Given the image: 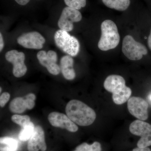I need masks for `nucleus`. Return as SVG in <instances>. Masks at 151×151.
Instances as JSON below:
<instances>
[{
    "label": "nucleus",
    "instance_id": "nucleus-27",
    "mask_svg": "<svg viewBox=\"0 0 151 151\" xmlns=\"http://www.w3.org/2000/svg\"><path fill=\"white\" fill-rule=\"evenodd\" d=\"M133 151H151L150 149L148 147L143 148H136L133 150Z\"/></svg>",
    "mask_w": 151,
    "mask_h": 151
},
{
    "label": "nucleus",
    "instance_id": "nucleus-25",
    "mask_svg": "<svg viewBox=\"0 0 151 151\" xmlns=\"http://www.w3.org/2000/svg\"><path fill=\"white\" fill-rule=\"evenodd\" d=\"M14 1L19 5L25 6L29 4L31 0H14Z\"/></svg>",
    "mask_w": 151,
    "mask_h": 151
},
{
    "label": "nucleus",
    "instance_id": "nucleus-17",
    "mask_svg": "<svg viewBox=\"0 0 151 151\" xmlns=\"http://www.w3.org/2000/svg\"><path fill=\"white\" fill-rule=\"evenodd\" d=\"M1 151H17L18 148V142L9 137H4L0 139Z\"/></svg>",
    "mask_w": 151,
    "mask_h": 151
},
{
    "label": "nucleus",
    "instance_id": "nucleus-19",
    "mask_svg": "<svg viewBox=\"0 0 151 151\" xmlns=\"http://www.w3.org/2000/svg\"><path fill=\"white\" fill-rule=\"evenodd\" d=\"M74 151H101V145L97 142H94L91 145L86 143H82L78 145Z\"/></svg>",
    "mask_w": 151,
    "mask_h": 151
},
{
    "label": "nucleus",
    "instance_id": "nucleus-28",
    "mask_svg": "<svg viewBox=\"0 0 151 151\" xmlns=\"http://www.w3.org/2000/svg\"><path fill=\"white\" fill-rule=\"evenodd\" d=\"M148 45L149 48L151 50V29L150 35H149L148 38Z\"/></svg>",
    "mask_w": 151,
    "mask_h": 151
},
{
    "label": "nucleus",
    "instance_id": "nucleus-24",
    "mask_svg": "<svg viewBox=\"0 0 151 151\" xmlns=\"http://www.w3.org/2000/svg\"><path fill=\"white\" fill-rule=\"evenodd\" d=\"M10 97V95L8 92H4L2 94L0 97V106L1 108L4 107L9 100Z\"/></svg>",
    "mask_w": 151,
    "mask_h": 151
},
{
    "label": "nucleus",
    "instance_id": "nucleus-30",
    "mask_svg": "<svg viewBox=\"0 0 151 151\" xmlns=\"http://www.w3.org/2000/svg\"><path fill=\"white\" fill-rule=\"evenodd\" d=\"M150 99H151V96H150Z\"/></svg>",
    "mask_w": 151,
    "mask_h": 151
},
{
    "label": "nucleus",
    "instance_id": "nucleus-31",
    "mask_svg": "<svg viewBox=\"0 0 151 151\" xmlns=\"http://www.w3.org/2000/svg\"><path fill=\"white\" fill-rule=\"evenodd\" d=\"M38 1H41V0H38Z\"/></svg>",
    "mask_w": 151,
    "mask_h": 151
},
{
    "label": "nucleus",
    "instance_id": "nucleus-13",
    "mask_svg": "<svg viewBox=\"0 0 151 151\" xmlns=\"http://www.w3.org/2000/svg\"><path fill=\"white\" fill-rule=\"evenodd\" d=\"M60 68L63 76L68 80H73L75 78L76 73L73 68V60L69 55L61 58L60 60Z\"/></svg>",
    "mask_w": 151,
    "mask_h": 151
},
{
    "label": "nucleus",
    "instance_id": "nucleus-3",
    "mask_svg": "<svg viewBox=\"0 0 151 151\" xmlns=\"http://www.w3.org/2000/svg\"><path fill=\"white\" fill-rule=\"evenodd\" d=\"M101 36L98 43V48L108 51L116 48L120 42V37L116 24L111 20H106L101 25Z\"/></svg>",
    "mask_w": 151,
    "mask_h": 151
},
{
    "label": "nucleus",
    "instance_id": "nucleus-5",
    "mask_svg": "<svg viewBox=\"0 0 151 151\" xmlns=\"http://www.w3.org/2000/svg\"><path fill=\"white\" fill-rule=\"evenodd\" d=\"M122 50L125 56L132 60H141L144 55L147 54V47L136 41L131 35H127L123 40Z\"/></svg>",
    "mask_w": 151,
    "mask_h": 151
},
{
    "label": "nucleus",
    "instance_id": "nucleus-2",
    "mask_svg": "<svg viewBox=\"0 0 151 151\" xmlns=\"http://www.w3.org/2000/svg\"><path fill=\"white\" fill-rule=\"evenodd\" d=\"M104 87L113 94V102L117 105H122L129 99L132 91L126 85V81L121 76L111 75L105 79Z\"/></svg>",
    "mask_w": 151,
    "mask_h": 151
},
{
    "label": "nucleus",
    "instance_id": "nucleus-22",
    "mask_svg": "<svg viewBox=\"0 0 151 151\" xmlns=\"http://www.w3.org/2000/svg\"><path fill=\"white\" fill-rule=\"evenodd\" d=\"M151 146V133L141 137L137 143L138 147L146 148Z\"/></svg>",
    "mask_w": 151,
    "mask_h": 151
},
{
    "label": "nucleus",
    "instance_id": "nucleus-26",
    "mask_svg": "<svg viewBox=\"0 0 151 151\" xmlns=\"http://www.w3.org/2000/svg\"><path fill=\"white\" fill-rule=\"evenodd\" d=\"M4 43L2 34H0V51L1 52L4 47Z\"/></svg>",
    "mask_w": 151,
    "mask_h": 151
},
{
    "label": "nucleus",
    "instance_id": "nucleus-21",
    "mask_svg": "<svg viewBox=\"0 0 151 151\" xmlns=\"http://www.w3.org/2000/svg\"><path fill=\"white\" fill-rule=\"evenodd\" d=\"M66 6L76 10L81 9L86 4V0H64Z\"/></svg>",
    "mask_w": 151,
    "mask_h": 151
},
{
    "label": "nucleus",
    "instance_id": "nucleus-9",
    "mask_svg": "<svg viewBox=\"0 0 151 151\" xmlns=\"http://www.w3.org/2000/svg\"><path fill=\"white\" fill-rule=\"evenodd\" d=\"M37 57L41 65L46 67L50 73L57 75L60 73V68L56 63L58 56L55 52L49 50L46 52L41 50L38 52Z\"/></svg>",
    "mask_w": 151,
    "mask_h": 151
},
{
    "label": "nucleus",
    "instance_id": "nucleus-8",
    "mask_svg": "<svg viewBox=\"0 0 151 151\" xmlns=\"http://www.w3.org/2000/svg\"><path fill=\"white\" fill-rule=\"evenodd\" d=\"M127 106L129 113L139 120L145 121L148 118V103L143 98L131 97L128 100Z\"/></svg>",
    "mask_w": 151,
    "mask_h": 151
},
{
    "label": "nucleus",
    "instance_id": "nucleus-6",
    "mask_svg": "<svg viewBox=\"0 0 151 151\" xmlns=\"http://www.w3.org/2000/svg\"><path fill=\"white\" fill-rule=\"evenodd\" d=\"M81 19L82 15L79 11L66 6L62 9L58 24L60 29L68 32L73 29V23L80 22Z\"/></svg>",
    "mask_w": 151,
    "mask_h": 151
},
{
    "label": "nucleus",
    "instance_id": "nucleus-29",
    "mask_svg": "<svg viewBox=\"0 0 151 151\" xmlns=\"http://www.w3.org/2000/svg\"><path fill=\"white\" fill-rule=\"evenodd\" d=\"M1 91H2V89H1V91H0V92H1Z\"/></svg>",
    "mask_w": 151,
    "mask_h": 151
},
{
    "label": "nucleus",
    "instance_id": "nucleus-11",
    "mask_svg": "<svg viewBox=\"0 0 151 151\" xmlns=\"http://www.w3.org/2000/svg\"><path fill=\"white\" fill-rule=\"evenodd\" d=\"M48 120L53 127L65 129L71 132H76L78 130V127L76 124L63 113L52 112L48 115Z\"/></svg>",
    "mask_w": 151,
    "mask_h": 151
},
{
    "label": "nucleus",
    "instance_id": "nucleus-18",
    "mask_svg": "<svg viewBox=\"0 0 151 151\" xmlns=\"http://www.w3.org/2000/svg\"><path fill=\"white\" fill-rule=\"evenodd\" d=\"M35 128L34 125L32 122L23 127L19 134V139L23 142L29 140L32 136Z\"/></svg>",
    "mask_w": 151,
    "mask_h": 151
},
{
    "label": "nucleus",
    "instance_id": "nucleus-4",
    "mask_svg": "<svg viewBox=\"0 0 151 151\" xmlns=\"http://www.w3.org/2000/svg\"><path fill=\"white\" fill-rule=\"evenodd\" d=\"M54 40L56 46L63 52L71 57L78 55L80 44L78 40L70 35L67 32L60 29L55 34Z\"/></svg>",
    "mask_w": 151,
    "mask_h": 151
},
{
    "label": "nucleus",
    "instance_id": "nucleus-23",
    "mask_svg": "<svg viewBox=\"0 0 151 151\" xmlns=\"http://www.w3.org/2000/svg\"><path fill=\"white\" fill-rule=\"evenodd\" d=\"M27 103V109L31 110L34 108L35 106L36 96L33 93H29L25 96Z\"/></svg>",
    "mask_w": 151,
    "mask_h": 151
},
{
    "label": "nucleus",
    "instance_id": "nucleus-15",
    "mask_svg": "<svg viewBox=\"0 0 151 151\" xmlns=\"http://www.w3.org/2000/svg\"><path fill=\"white\" fill-rule=\"evenodd\" d=\"M9 108L12 113L19 114L24 113L27 109L25 97H17L14 98L11 101Z\"/></svg>",
    "mask_w": 151,
    "mask_h": 151
},
{
    "label": "nucleus",
    "instance_id": "nucleus-16",
    "mask_svg": "<svg viewBox=\"0 0 151 151\" xmlns=\"http://www.w3.org/2000/svg\"><path fill=\"white\" fill-rule=\"evenodd\" d=\"M105 6L116 10L124 11L129 8L130 0H102Z\"/></svg>",
    "mask_w": 151,
    "mask_h": 151
},
{
    "label": "nucleus",
    "instance_id": "nucleus-7",
    "mask_svg": "<svg viewBox=\"0 0 151 151\" xmlns=\"http://www.w3.org/2000/svg\"><path fill=\"white\" fill-rule=\"evenodd\" d=\"M5 58L13 65V73L14 76L19 78L26 74L27 68L24 63L25 56L23 52L15 50H10L6 53Z\"/></svg>",
    "mask_w": 151,
    "mask_h": 151
},
{
    "label": "nucleus",
    "instance_id": "nucleus-12",
    "mask_svg": "<svg viewBox=\"0 0 151 151\" xmlns=\"http://www.w3.org/2000/svg\"><path fill=\"white\" fill-rule=\"evenodd\" d=\"M27 148L29 151L46 150L44 131L40 126H37L35 128L32 136L29 140Z\"/></svg>",
    "mask_w": 151,
    "mask_h": 151
},
{
    "label": "nucleus",
    "instance_id": "nucleus-10",
    "mask_svg": "<svg viewBox=\"0 0 151 151\" xmlns=\"http://www.w3.org/2000/svg\"><path fill=\"white\" fill-rule=\"evenodd\" d=\"M45 42V38L37 32L26 33L17 38L18 43L26 48L41 49Z\"/></svg>",
    "mask_w": 151,
    "mask_h": 151
},
{
    "label": "nucleus",
    "instance_id": "nucleus-20",
    "mask_svg": "<svg viewBox=\"0 0 151 151\" xmlns=\"http://www.w3.org/2000/svg\"><path fill=\"white\" fill-rule=\"evenodd\" d=\"M12 120L14 123L19 125L22 128L31 122L30 117L27 115L22 116L16 114L12 116Z\"/></svg>",
    "mask_w": 151,
    "mask_h": 151
},
{
    "label": "nucleus",
    "instance_id": "nucleus-14",
    "mask_svg": "<svg viewBox=\"0 0 151 151\" xmlns=\"http://www.w3.org/2000/svg\"><path fill=\"white\" fill-rule=\"evenodd\" d=\"M129 131L133 134L142 137L151 134V125L142 120H136L130 124Z\"/></svg>",
    "mask_w": 151,
    "mask_h": 151
},
{
    "label": "nucleus",
    "instance_id": "nucleus-1",
    "mask_svg": "<svg viewBox=\"0 0 151 151\" xmlns=\"http://www.w3.org/2000/svg\"><path fill=\"white\" fill-rule=\"evenodd\" d=\"M65 112L72 122L82 127L91 125L96 119L95 111L80 100L69 101L65 107Z\"/></svg>",
    "mask_w": 151,
    "mask_h": 151
}]
</instances>
